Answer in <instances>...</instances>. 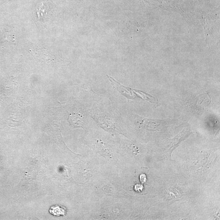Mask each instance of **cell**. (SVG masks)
<instances>
[{"mask_svg": "<svg viewBox=\"0 0 220 220\" xmlns=\"http://www.w3.org/2000/svg\"><path fill=\"white\" fill-rule=\"evenodd\" d=\"M107 75L113 86L122 95L126 96L128 99H133L137 96L140 97L141 91H139L132 89L123 86L111 77Z\"/></svg>", "mask_w": 220, "mask_h": 220, "instance_id": "obj_1", "label": "cell"}, {"mask_svg": "<svg viewBox=\"0 0 220 220\" xmlns=\"http://www.w3.org/2000/svg\"><path fill=\"white\" fill-rule=\"evenodd\" d=\"M67 210L65 208L61 205H55L52 206L49 210V212L51 214L56 216L64 215L66 213Z\"/></svg>", "mask_w": 220, "mask_h": 220, "instance_id": "obj_2", "label": "cell"}, {"mask_svg": "<svg viewBox=\"0 0 220 220\" xmlns=\"http://www.w3.org/2000/svg\"><path fill=\"white\" fill-rule=\"evenodd\" d=\"M140 181L142 183H145L146 181L147 177L146 175L144 174H141L140 177Z\"/></svg>", "mask_w": 220, "mask_h": 220, "instance_id": "obj_4", "label": "cell"}, {"mask_svg": "<svg viewBox=\"0 0 220 220\" xmlns=\"http://www.w3.org/2000/svg\"><path fill=\"white\" fill-rule=\"evenodd\" d=\"M143 188H144V187L143 185L140 184L135 185L134 187V190L138 192H141L143 190Z\"/></svg>", "mask_w": 220, "mask_h": 220, "instance_id": "obj_3", "label": "cell"}]
</instances>
